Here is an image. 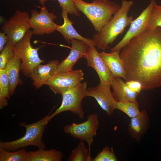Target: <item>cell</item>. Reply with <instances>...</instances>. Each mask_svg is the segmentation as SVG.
<instances>
[{"label": "cell", "instance_id": "cell-1", "mask_svg": "<svg viewBox=\"0 0 161 161\" xmlns=\"http://www.w3.org/2000/svg\"><path fill=\"white\" fill-rule=\"evenodd\" d=\"M121 50L126 81H138L146 90L161 86V27L134 37Z\"/></svg>", "mask_w": 161, "mask_h": 161}, {"label": "cell", "instance_id": "cell-2", "mask_svg": "<svg viewBox=\"0 0 161 161\" xmlns=\"http://www.w3.org/2000/svg\"><path fill=\"white\" fill-rule=\"evenodd\" d=\"M134 2L123 0L119 9L108 22L97 33L93 35L95 47L105 51L109 48V45L121 34L125 28L133 21L132 16L128 13Z\"/></svg>", "mask_w": 161, "mask_h": 161}, {"label": "cell", "instance_id": "cell-3", "mask_svg": "<svg viewBox=\"0 0 161 161\" xmlns=\"http://www.w3.org/2000/svg\"><path fill=\"white\" fill-rule=\"evenodd\" d=\"M79 11L83 13L98 32L108 22L120 6L114 2L93 0L92 3L83 0H74Z\"/></svg>", "mask_w": 161, "mask_h": 161}, {"label": "cell", "instance_id": "cell-4", "mask_svg": "<svg viewBox=\"0 0 161 161\" xmlns=\"http://www.w3.org/2000/svg\"><path fill=\"white\" fill-rule=\"evenodd\" d=\"M54 108H53V109ZM53 109L46 116L38 121L30 124L22 122L19 125L26 129L24 135L16 140L9 142L0 141V148L9 151H14L29 145H34L39 148L45 149L42 136L46 127L44 122Z\"/></svg>", "mask_w": 161, "mask_h": 161}, {"label": "cell", "instance_id": "cell-5", "mask_svg": "<svg viewBox=\"0 0 161 161\" xmlns=\"http://www.w3.org/2000/svg\"><path fill=\"white\" fill-rule=\"evenodd\" d=\"M87 89V83L84 82L63 93L61 94L62 99L61 106L53 113L48 116L45 121V124L47 125L55 116L66 111L71 112L80 119L83 118L84 114L81 103L83 99L86 97Z\"/></svg>", "mask_w": 161, "mask_h": 161}, {"label": "cell", "instance_id": "cell-6", "mask_svg": "<svg viewBox=\"0 0 161 161\" xmlns=\"http://www.w3.org/2000/svg\"><path fill=\"white\" fill-rule=\"evenodd\" d=\"M33 34L30 29L23 38L14 46V55L21 61V70L24 75L30 77L34 68L44 61L38 55V50L44 45L34 48L30 43L31 38Z\"/></svg>", "mask_w": 161, "mask_h": 161}, {"label": "cell", "instance_id": "cell-7", "mask_svg": "<svg viewBox=\"0 0 161 161\" xmlns=\"http://www.w3.org/2000/svg\"><path fill=\"white\" fill-rule=\"evenodd\" d=\"M99 125L98 115L95 114H90L87 117V120L80 123H73L65 126L64 132L72 137L86 142L91 154V148L94 138L96 135Z\"/></svg>", "mask_w": 161, "mask_h": 161}, {"label": "cell", "instance_id": "cell-8", "mask_svg": "<svg viewBox=\"0 0 161 161\" xmlns=\"http://www.w3.org/2000/svg\"><path fill=\"white\" fill-rule=\"evenodd\" d=\"M30 18L26 11L17 10L1 27V30L7 35L9 41L13 45L21 40L31 29Z\"/></svg>", "mask_w": 161, "mask_h": 161}, {"label": "cell", "instance_id": "cell-9", "mask_svg": "<svg viewBox=\"0 0 161 161\" xmlns=\"http://www.w3.org/2000/svg\"><path fill=\"white\" fill-rule=\"evenodd\" d=\"M38 7L41 9L40 12L35 9L32 10L30 18L33 34L42 35L52 33L56 30L58 25L54 21L57 18L56 16L49 12L44 5Z\"/></svg>", "mask_w": 161, "mask_h": 161}, {"label": "cell", "instance_id": "cell-10", "mask_svg": "<svg viewBox=\"0 0 161 161\" xmlns=\"http://www.w3.org/2000/svg\"><path fill=\"white\" fill-rule=\"evenodd\" d=\"M155 2V0H151L148 7L143 10L139 16L133 20L126 33L121 41L111 49V52L120 51L133 38L146 30L151 12Z\"/></svg>", "mask_w": 161, "mask_h": 161}, {"label": "cell", "instance_id": "cell-11", "mask_svg": "<svg viewBox=\"0 0 161 161\" xmlns=\"http://www.w3.org/2000/svg\"><path fill=\"white\" fill-rule=\"evenodd\" d=\"M84 79L81 69L56 74L46 84L55 94H61L80 84Z\"/></svg>", "mask_w": 161, "mask_h": 161}, {"label": "cell", "instance_id": "cell-12", "mask_svg": "<svg viewBox=\"0 0 161 161\" xmlns=\"http://www.w3.org/2000/svg\"><path fill=\"white\" fill-rule=\"evenodd\" d=\"M86 97L94 98L107 114L112 116L115 109L117 101L110 90V86L101 82L94 87L87 89Z\"/></svg>", "mask_w": 161, "mask_h": 161}, {"label": "cell", "instance_id": "cell-13", "mask_svg": "<svg viewBox=\"0 0 161 161\" xmlns=\"http://www.w3.org/2000/svg\"><path fill=\"white\" fill-rule=\"evenodd\" d=\"M84 58L87 66L93 68L97 72L100 82L111 86L114 78L95 46H89Z\"/></svg>", "mask_w": 161, "mask_h": 161}, {"label": "cell", "instance_id": "cell-14", "mask_svg": "<svg viewBox=\"0 0 161 161\" xmlns=\"http://www.w3.org/2000/svg\"><path fill=\"white\" fill-rule=\"evenodd\" d=\"M71 43L72 47L70 53L65 59L58 64L56 74L73 70V67L78 61L85 58L90 46L85 42L78 39H73Z\"/></svg>", "mask_w": 161, "mask_h": 161}, {"label": "cell", "instance_id": "cell-15", "mask_svg": "<svg viewBox=\"0 0 161 161\" xmlns=\"http://www.w3.org/2000/svg\"><path fill=\"white\" fill-rule=\"evenodd\" d=\"M59 63L58 60H53L46 64H40L35 67L30 76L33 81L32 85L37 89L46 85L56 74Z\"/></svg>", "mask_w": 161, "mask_h": 161}, {"label": "cell", "instance_id": "cell-16", "mask_svg": "<svg viewBox=\"0 0 161 161\" xmlns=\"http://www.w3.org/2000/svg\"><path fill=\"white\" fill-rule=\"evenodd\" d=\"M149 120L148 112L144 110L136 116L131 118L128 129L132 138L136 141H140L149 128Z\"/></svg>", "mask_w": 161, "mask_h": 161}, {"label": "cell", "instance_id": "cell-17", "mask_svg": "<svg viewBox=\"0 0 161 161\" xmlns=\"http://www.w3.org/2000/svg\"><path fill=\"white\" fill-rule=\"evenodd\" d=\"M61 14L64 20V23L61 25H58L56 30L62 35L67 43H71L72 40L76 39L83 41L90 46H95V42L93 39L85 38L76 31L73 26V22L68 18V13L66 11L62 9Z\"/></svg>", "mask_w": 161, "mask_h": 161}, {"label": "cell", "instance_id": "cell-18", "mask_svg": "<svg viewBox=\"0 0 161 161\" xmlns=\"http://www.w3.org/2000/svg\"><path fill=\"white\" fill-rule=\"evenodd\" d=\"M120 51L107 53L103 52L100 54L113 78L126 77L124 64L120 55Z\"/></svg>", "mask_w": 161, "mask_h": 161}, {"label": "cell", "instance_id": "cell-19", "mask_svg": "<svg viewBox=\"0 0 161 161\" xmlns=\"http://www.w3.org/2000/svg\"><path fill=\"white\" fill-rule=\"evenodd\" d=\"M111 86L113 89L114 97L117 102L136 101L137 97L139 93L130 90L122 78H114Z\"/></svg>", "mask_w": 161, "mask_h": 161}, {"label": "cell", "instance_id": "cell-20", "mask_svg": "<svg viewBox=\"0 0 161 161\" xmlns=\"http://www.w3.org/2000/svg\"><path fill=\"white\" fill-rule=\"evenodd\" d=\"M21 63V60L14 55L6 66L5 69L9 81L10 96L13 94L18 85L23 83L19 76Z\"/></svg>", "mask_w": 161, "mask_h": 161}, {"label": "cell", "instance_id": "cell-21", "mask_svg": "<svg viewBox=\"0 0 161 161\" xmlns=\"http://www.w3.org/2000/svg\"><path fill=\"white\" fill-rule=\"evenodd\" d=\"M39 148L36 151H27L29 161H60L63 154L60 151L55 148L50 150Z\"/></svg>", "mask_w": 161, "mask_h": 161}, {"label": "cell", "instance_id": "cell-22", "mask_svg": "<svg viewBox=\"0 0 161 161\" xmlns=\"http://www.w3.org/2000/svg\"><path fill=\"white\" fill-rule=\"evenodd\" d=\"M0 161H29V157L24 148L11 152L0 148Z\"/></svg>", "mask_w": 161, "mask_h": 161}, {"label": "cell", "instance_id": "cell-23", "mask_svg": "<svg viewBox=\"0 0 161 161\" xmlns=\"http://www.w3.org/2000/svg\"><path fill=\"white\" fill-rule=\"evenodd\" d=\"M92 158L83 141H81L73 149L69 157V161H92Z\"/></svg>", "mask_w": 161, "mask_h": 161}, {"label": "cell", "instance_id": "cell-24", "mask_svg": "<svg viewBox=\"0 0 161 161\" xmlns=\"http://www.w3.org/2000/svg\"><path fill=\"white\" fill-rule=\"evenodd\" d=\"M115 109L124 113L130 118L136 116L141 112L138 103L136 101L117 102Z\"/></svg>", "mask_w": 161, "mask_h": 161}, {"label": "cell", "instance_id": "cell-25", "mask_svg": "<svg viewBox=\"0 0 161 161\" xmlns=\"http://www.w3.org/2000/svg\"><path fill=\"white\" fill-rule=\"evenodd\" d=\"M161 27V5L155 2L148 23L146 30H152L157 27Z\"/></svg>", "mask_w": 161, "mask_h": 161}, {"label": "cell", "instance_id": "cell-26", "mask_svg": "<svg viewBox=\"0 0 161 161\" xmlns=\"http://www.w3.org/2000/svg\"><path fill=\"white\" fill-rule=\"evenodd\" d=\"M14 46L8 41L1 52L0 69H5L7 63L14 56Z\"/></svg>", "mask_w": 161, "mask_h": 161}, {"label": "cell", "instance_id": "cell-27", "mask_svg": "<svg viewBox=\"0 0 161 161\" xmlns=\"http://www.w3.org/2000/svg\"><path fill=\"white\" fill-rule=\"evenodd\" d=\"M118 159L112 148L104 147L94 158L92 161H117Z\"/></svg>", "mask_w": 161, "mask_h": 161}, {"label": "cell", "instance_id": "cell-28", "mask_svg": "<svg viewBox=\"0 0 161 161\" xmlns=\"http://www.w3.org/2000/svg\"><path fill=\"white\" fill-rule=\"evenodd\" d=\"M9 85L8 79L5 69H0V97L9 99Z\"/></svg>", "mask_w": 161, "mask_h": 161}, {"label": "cell", "instance_id": "cell-29", "mask_svg": "<svg viewBox=\"0 0 161 161\" xmlns=\"http://www.w3.org/2000/svg\"><path fill=\"white\" fill-rule=\"evenodd\" d=\"M57 1L62 9L66 11L68 14L76 16H79V11L76 7L74 0H50Z\"/></svg>", "mask_w": 161, "mask_h": 161}, {"label": "cell", "instance_id": "cell-30", "mask_svg": "<svg viewBox=\"0 0 161 161\" xmlns=\"http://www.w3.org/2000/svg\"><path fill=\"white\" fill-rule=\"evenodd\" d=\"M126 83L130 90L133 92L139 93L142 89V85L138 81L131 80Z\"/></svg>", "mask_w": 161, "mask_h": 161}, {"label": "cell", "instance_id": "cell-31", "mask_svg": "<svg viewBox=\"0 0 161 161\" xmlns=\"http://www.w3.org/2000/svg\"><path fill=\"white\" fill-rule=\"evenodd\" d=\"M9 39L7 35L4 32H0V51L1 52Z\"/></svg>", "mask_w": 161, "mask_h": 161}, {"label": "cell", "instance_id": "cell-32", "mask_svg": "<svg viewBox=\"0 0 161 161\" xmlns=\"http://www.w3.org/2000/svg\"><path fill=\"white\" fill-rule=\"evenodd\" d=\"M6 98L0 97V108L2 109L8 105V102Z\"/></svg>", "mask_w": 161, "mask_h": 161}, {"label": "cell", "instance_id": "cell-33", "mask_svg": "<svg viewBox=\"0 0 161 161\" xmlns=\"http://www.w3.org/2000/svg\"><path fill=\"white\" fill-rule=\"evenodd\" d=\"M47 0H38L39 3L42 5H44V4L47 1Z\"/></svg>", "mask_w": 161, "mask_h": 161}, {"label": "cell", "instance_id": "cell-34", "mask_svg": "<svg viewBox=\"0 0 161 161\" xmlns=\"http://www.w3.org/2000/svg\"><path fill=\"white\" fill-rule=\"evenodd\" d=\"M101 1H109V0H99Z\"/></svg>", "mask_w": 161, "mask_h": 161}]
</instances>
